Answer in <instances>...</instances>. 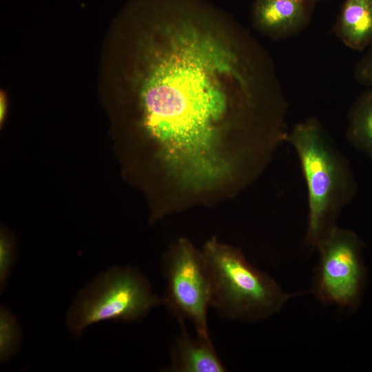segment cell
I'll return each mask as SVG.
<instances>
[{
    "mask_svg": "<svg viewBox=\"0 0 372 372\" xmlns=\"http://www.w3.org/2000/svg\"><path fill=\"white\" fill-rule=\"evenodd\" d=\"M162 298L147 278L133 267H114L96 276L79 293L69 309L66 325L79 336L90 325L105 320L136 321Z\"/></svg>",
    "mask_w": 372,
    "mask_h": 372,
    "instance_id": "277c9868",
    "label": "cell"
},
{
    "mask_svg": "<svg viewBox=\"0 0 372 372\" xmlns=\"http://www.w3.org/2000/svg\"><path fill=\"white\" fill-rule=\"evenodd\" d=\"M21 329L16 316L5 306L0 308V361L12 358L19 351Z\"/></svg>",
    "mask_w": 372,
    "mask_h": 372,
    "instance_id": "8fae6325",
    "label": "cell"
},
{
    "mask_svg": "<svg viewBox=\"0 0 372 372\" xmlns=\"http://www.w3.org/2000/svg\"><path fill=\"white\" fill-rule=\"evenodd\" d=\"M0 103H1V111H0V118H1V121H2V119L4 117V115H5V110H6V101H5V97L3 95H2V94H1V101H0Z\"/></svg>",
    "mask_w": 372,
    "mask_h": 372,
    "instance_id": "5bb4252c",
    "label": "cell"
},
{
    "mask_svg": "<svg viewBox=\"0 0 372 372\" xmlns=\"http://www.w3.org/2000/svg\"><path fill=\"white\" fill-rule=\"evenodd\" d=\"M162 266L166 283L162 303L180 326L188 320L197 334L209 336L207 313L211 307V282L203 251L181 238L165 254Z\"/></svg>",
    "mask_w": 372,
    "mask_h": 372,
    "instance_id": "5b68a950",
    "label": "cell"
},
{
    "mask_svg": "<svg viewBox=\"0 0 372 372\" xmlns=\"http://www.w3.org/2000/svg\"><path fill=\"white\" fill-rule=\"evenodd\" d=\"M347 119L348 143L372 160V87L355 99L348 112Z\"/></svg>",
    "mask_w": 372,
    "mask_h": 372,
    "instance_id": "30bf717a",
    "label": "cell"
},
{
    "mask_svg": "<svg viewBox=\"0 0 372 372\" xmlns=\"http://www.w3.org/2000/svg\"><path fill=\"white\" fill-rule=\"evenodd\" d=\"M353 76L360 84L372 87V44L356 63Z\"/></svg>",
    "mask_w": 372,
    "mask_h": 372,
    "instance_id": "4fadbf2b",
    "label": "cell"
},
{
    "mask_svg": "<svg viewBox=\"0 0 372 372\" xmlns=\"http://www.w3.org/2000/svg\"><path fill=\"white\" fill-rule=\"evenodd\" d=\"M129 84L143 129L167 146L225 136L238 150L271 140L288 103L269 54L206 0H150Z\"/></svg>",
    "mask_w": 372,
    "mask_h": 372,
    "instance_id": "6da1fadb",
    "label": "cell"
},
{
    "mask_svg": "<svg viewBox=\"0 0 372 372\" xmlns=\"http://www.w3.org/2000/svg\"><path fill=\"white\" fill-rule=\"evenodd\" d=\"M362 247L354 231L338 226L318 246L312 292L321 302L348 309L359 304L366 278Z\"/></svg>",
    "mask_w": 372,
    "mask_h": 372,
    "instance_id": "8992f818",
    "label": "cell"
},
{
    "mask_svg": "<svg viewBox=\"0 0 372 372\" xmlns=\"http://www.w3.org/2000/svg\"><path fill=\"white\" fill-rule=\"evenodd\" d=\"M203 253L211 282V307L229 320L255 322L278 312L297 293L285 292L239 249L208 240Z\"/></svg>",
    "mask_w": 372,
    "mask_h": 372,
    "instance_id": "3957f363",
    "label": "cell"
},
{
    "mask_svg": "<svg viewBox=\"0 0 372 372\" xmlns=\"http://www.w3.org/2000/svg\"><path fill=\"white\" fill-rule=\"evenodd\" d=\"M333 30L352 50L369 48L372 44V0H344Z\"/></svg>",
    "mask_w": 372,
    "mask_h": 372,
    "instance_id": "9c48e42d",
    "label": "cell"
},
{
    "mask_svg": "<svg viewBox=\"0 0 372 372\" xmlns=\"http://www.w3.org/2000/svg\"><path fill=\"white\" fill-rule=\"evenodd\" d=\"M319 0H254L251 17L254 27L272 39L297 35L309 25Z\"/></svg>",
    "mask_w": 372,
    "mask_h": 372,
    "instance_id": "52a82bcc",
    "label": "cell"
},
{
    "mask_svg": "<svg viewBox=\"0 0 372 372\" xmlns=\"http://www.w3.org/2000/svg\"><path fill=\"white\" fill-rule=\"evenodd\" d=\"M15 254L10 237L2 232L0 240V287L2 292L8 280L10 271L14 265Z\"/></svg>",
    "mask_w": 372,
    "mask_h": 372,
    "instance_id": "7c38bea8",
    "label": "cell"
},
{
    "mask_svg": "<svg viewBox=\"0 0 372 372\" xmlns=\"http://www.w3.org/2000/svg\"><path fill=\"white\" fill-rule=\"evenodd\" d=\"M286 143L298 156L307 189L304 242L317 249L354 198L357 183L349 160L321 122L311 116L289 131Z\"/></svg>",
    "mask_w": 372,
    "mask_h": 372,
    "instance_id": "7a4b0ae2",
    "label": "cell"
},
{
    "mask_svg": "<svg viewBox=\"0 0 372 372\" xmlns=\"http://www.w3.org/2000/svg\"><path fill=\"white\" fill-rule=\"evenodd\" d=\"M181 335L171 351L169 372H225L227 369L220 360L209 336L197 334L195 338L181 326Z\"/></svg>",
    "mask_w": 372,
    "mask_h": 372,
    "instance_id": "ba28073f",
    "label": "cell"
}]
</instances>
